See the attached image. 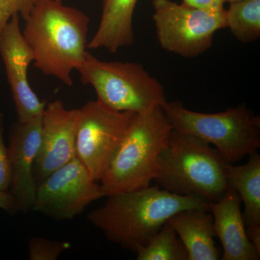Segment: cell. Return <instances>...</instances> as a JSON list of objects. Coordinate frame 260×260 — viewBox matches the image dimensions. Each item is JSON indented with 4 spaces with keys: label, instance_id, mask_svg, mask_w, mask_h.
<instances>
[{
    "label": "cell",
    "instance_id": "obj_1",
    "mask_svg": "<svg viewBox=\"0 0 260 260\" xmlns=\"http://www.w3.org/2000/svg\"><path fill=\"white\" fill-rule=\"evenodd\" d=\"M107 198L102 206L88 214V220L110 242L134 253L146 245L178 212L210 210L205 200L172 194L157 184Z\"/></svg>",
    "mask_w": 260,
    "mask_h": 260
},
{
    "label": "cell",
    "instance_id": "obj_2",
    "mask_svg": "<svg viewBox=\"0 0 260 260\" xmlns=\"http://www.w3.org/2000/svg\"><path fill=\"white\" fill-rule=\"evenodd\" d=\"M24 20L23 37L36 68L72 86V72L81 66L87 54L88 15L61 0H38Z\"/></svg>",
    "mask_w": 260,
    "mask_h": 260
},
{
    "label": "cell",
    "instance_id": "obj_3",
    "mask_svg": "<svg viewBox=\"0 0 260 260\" xmlns=\"http://www.w3.org/2000/svg\"><path fill=\"white\" fill-rule=\"evenodd\" d=\"M227 164L211 145L173 128L153 181L172 194L196 197L210 204L221 199L229 189Z\"/></svg>",
    "mask_w": 260,
    "mask_h": 260
},
{
    "label": "cell",
    "instance_id": "obj_4",
    "mask_svg": "<svg viewBox=\"0 0 260 260\" xmlns=\"http://www.w3.org/2000/svg\"><path fill=\"white\" fill-rule=\"evenodd\" d=\"M172 130L162 107L137 114L99 181L105 197L150 186Z\"/></svg>",
    "mask_w": 260,
    "mask_h": 260
},
{
    "label": "cell",
    "instance_id": "obj_5",
    "mask_svg": "<svg viewBox=\"0 0 260 260\" xmlns=\"http://www.w3.org/2000/svg\"><path fill=\"white\" fill-rule=\"evenodd\" d=\"M162 109L174 129L213 145L228 164L260 148L259 118L244 104L214 114L189 110L178 102H168Z\"/></svg>",
    "mask_w": 260,
    "mask_h": 260
},
{
    "label": "cell",
    "instance_id": "obj_6",
    "mask_svg": "<svg viewBox=\"0 0 260 260\" xmlns=\"http://www.w3.org/2000/svg\"><path fill=\"white\" fill-rule=\"evenodd\" d=\"M77 70L82 83L95 89L98 100L114 110L145 114L167 104L161 84L138 63L104 61L87 51Z\"/></svg>",
    "mask_w": 260,
    "mask_h": 260
},
{
    "label": "cell",
    "instance_id": "obj_7",
    "mask_svg": "<svg viewBox=\"0 0 260 260\" xmlns=\"http://www.w3.org/2000/svg\"><path fill=\"white\" fill-rule=\"evenodd\" d=\"M137 114L114 110L98 99L78 109L76 157L94 181L102 179Z\"/></svg>",
    "mask_w": 260,
    "mask_h": 260
},
{
    "label": "cell",
    "instance_id": "obj_8",
    "mask_svg": "<svg viewBox=\"0 0 260 260\" xmlns=\"http://www.w3.org/2000/svg\"><path fill=\"white\" fill-rule=\"evenodd\" d=\"M152 6L160 47L184 57H196L208 51L215 32L226 28V9L210 13L172 0H152Z\"/></svg>",
    "mask_w": 260,
    "mask_h": 260
},
{
    "label": "cell",
    "instance_id": "obj_9",
    "mask_svg": "<svg viewBox=\"0 0 260 260\" xmlns=\"http://www.w3.org/2000/svg\"><path fill=\"white\" fill-rule=\"evenodd\" d=\"M104 197L101 184L75 157L38 184L32 210L58 221L71 220Z\"/></svg>",
    "mask_w": 260,
    "mask_h": 260
},
{
    "label": "cell",
    "instance_id": "obj_10",
    "mask_svg": "<svg viewBox=\"0 0 260 260\" xmlns=\"http://www.w3.org/2000/svg\"><path fill=\"white\" fill-rule=\"evenodd\" d=\"M19 16L13 15L0 35V55L11 89L18 121L25 123L43 115L46 106L28 83L27 73L29 65L34 61V55L20 30Z\"/></svg>",
    "mask_w": 260,
    "mask_h": 260
},
{
    "label": "cell",
    "instance_id": "obj_11",
    "mask_svg": "<svg viewBox=\"0 0 260 260\" xmlns=\"http://www.w3.org/2000/svg\"><path fill=\"white\" fill-rule=\"evenodd\" d=\"M78 109H67L61 101L46 106L42 116V138L34 167L37 184L76 157Z\"/></svg>",
    "mask_w": 260,
    "mask_h": 260
},
{
    "label": "cell",
    "instance_id": "obj_12",
    "mask_svg": "<svg viewBox=\"0 0 260 260\" xmlns=\"http://www.w3.org/2000/svg\"><path fill=\"white\" fill-rule=\"evenodd\" d=\"M44 114V113H43ZM42 116L28 122L17 121L9 133V155L11 184L9 191L16 205L17 212L32 210L37 184L34 167L42 138Z\"/></svg>",
    "mask_w": 260,
    "mask_h": 260
},
{
    "label": "cell",
    "instance_id": "obj_13",
    "mask_svg": "<svg viewBox=\"0 0 260 260\" xmlns=\"http://www.w3.org/2000/svg\"><path fill=\"white\" fill-rule=\"evenodd\" d=\"M241 200L237 191L229 187L221 199L210 203L215 237L222 247V260H259L260 252L248 239Z\"/></svg>",
    "mask_w": 260,
    "mask_h": 260
},
{
    "label": "cell",
    "instance_id": "obj_14",
    "mask_svg": "<svg viewBox=\"0 0 260 260\" xmlns=\"http://www.w3.org/2000/svg\"><path fill=\"white\" fill-rule=\"evenodd\" d=\"M169 221L185 246L188 260H218L221 257V251L214 241L213 217L210 210H181L172 215Z\"/></svg>",
    "mask_w": 260,
    "mask_h": 260
},
{
    "label": "cell",
    "instance_id": "obj_15",
    "mask_svg": "<svg viewBox=\"0 0 260 260\" xmlns=\"http://www.w3.org/2000/svg\"><path fill=\"white\" fill-rule=\"evenodd\" d=\"M138 1L103 0L100 23L87 48H103L116 54L120 48L133 45L135 40L133 15Z\"/></svg>",
    "mask_w": 260,
    "mask_h": 260
},
{
    "label": "cell",
    "instance_id": "obj_16",
    "mask_svg": "<svg viewBox=\"0 0 260 260\" xmlns=\"http://www.w3.org/2000/svg\"><path fill=\"white\" fill-rule=\"evenodd\" d=\"M249 156L243 165L227 164L225 170L228 186L237 191L244 203L246 226L260 225V155L256 151Z\"/></svg>",
    "mask_w": 260,
    "mask_h": 260
},
{
    "label": "cell",
    "instance_id": "obj_17",
    "mask_svg": "<svg viewBox=\"0 0 260 260\" xmlns=\"http://www.w3.org/2000/svg\"><path fill=\"white\" fill-rule=\"evenodd\" d=\"M226 28L239 42L249 44L260 37V0H237L229 3Z\"/></svg>",
    "mask_w": 260,
    "mask_h": 260
},
{
    "label": "cell",
    "instance_id": "obj_18",
    "mask_svg": "<svg viewBox=\"0 0 260 260\" xmlns=\"http://www.w3.org/2000/svg\"><path fill=\"white\" fill-rule=\"evenodd\" d=\"M135 254L138 260H188L185 246L169 220Z\"/></svg>",
    "mask_w": 260,
    "mask_h": 260
},
{
    "label": "cell",
    "instance_id": "obj_19",
    "mask_svg": "<svg viewBox=\"0 0 260 260\" xmlns=\"http://www.w3.org/2000/svg\"><path fill=\"white\" fill-rule=\"evenodd\" d=\"M70 247L68 242L43 237H32L28 242L29 259L56 260Z\"/></svg>",
    "mask_w": 260,
    "mask_h": 260
},
{
    "label": "cell",
    "instance_id": "obj_20",
    "mask_svg": "<svg viewBox=\"0 0 260 260\" xmlns=\"http://www.w3.org/2000/svg\"><path fill=\"white\" fill-rule=\"evenodd\" d=\"M38 0H0V35L12 17L19 15L25 20Z\"/></svg>",
    "mask_w": 260,
    "mask_h": 260
},
{
    "label": "cell",
    "instance_id": "obj_21",
    "mask_svg": "<svg viewBox=\"0 0 260 260\" xmlns=\"http://www.w3.org/2000/svg\"><path fill=\"white\" fill-rule=\"evenodd\" d=\"M11 171L8 147L4 140V114L0 112V191H9Z\"/></svg>",
    "mask_w": 260,
    "mask_h": 260
},
{
    "label": "cell",
    "instance_id": "obj_22",
    "mask_svg": "<svg viewBox=\"0 0 260 260\" xmlns=\"http://www.w3.org/2000/svg\"><path fill=\"white\" fill-rule=\"evenodd\" d=\"M228 0H182V4L210 13H220L225 10L224 5Z\"/></svg>",
    "mask_w": 260,
    "mask_h": 260
},
{
    "label": "cell",
    "instance_id": "obj_23",
    "mask_svg": "<svg viewBox=\"0 0 260 260\" xmlns=\"http://www.w3.org/2000/svg\"><path fill=\"white\" fill-rule=\"evenodd\" d=\"M0 209L8 213H18L15 200L9 191H0Z\"/></svg>",
    "mask_w": 260,
    "mask_h": 260
},
{
    "label": "cell",
    "instance_id": "obj_24",
    "mask_svg": "<svg viewBox=\"0 0 260 260\" xmlns=\"http://www.w3.org/2000/svg\"><path fill=\"white\" fill-rule=\"evenodd\" d=\"M248 239L254 246L256 250L260 252V225L246 226Z\"/></svg>",
    "mask_w": 260,
    "mask_h": 260
},
{
    "label": "cell",
    "instance_id": "obj_25",
    "mask_svg": "<svg viewBox=\"0 0 260 260\" xmlns=\"http://www.w3.org/2000/svg\"><path fill=\"white\" fill-rule=\"evenodd\" d=\"M235 1H237V0H228L227 3H232V2H235Z\"/></svg>",
    "mask_w": 260,
    "mask_h": 260
}]
</instances>
